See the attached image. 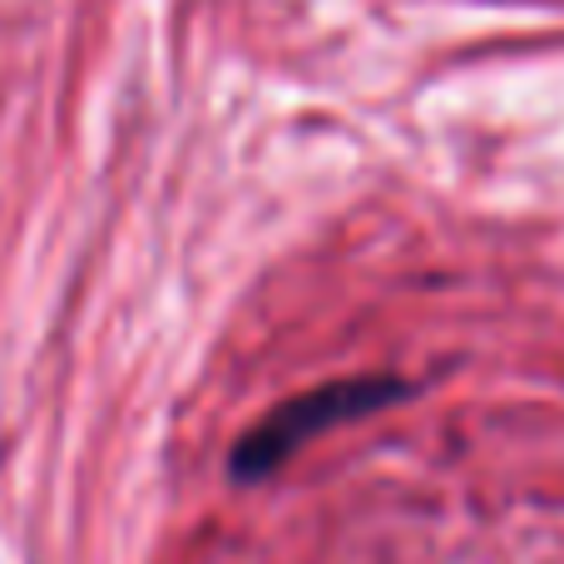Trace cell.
<instances>
[{"label":"cell","instance_id":"obj_1","mask_svg":"<svg viewBox=\"0 0 564 564\" xmlns=\"http://www.w3.org/2000/svg\"><path fill=\"white\" fill-rule=\"evenodd\" d=\"M416 397V387L391 371H367V377H337L322 381L312 391H297L282 406L268 411L258 426L243 431V441L228 456V476L253 486V480H268L273 470H282L292 456H297L307 441H317L322 431L347 426V421L377 416L387 406H401V401Z\"/></svg>","mask_w":564,"mask_h":564}]
</instances>
